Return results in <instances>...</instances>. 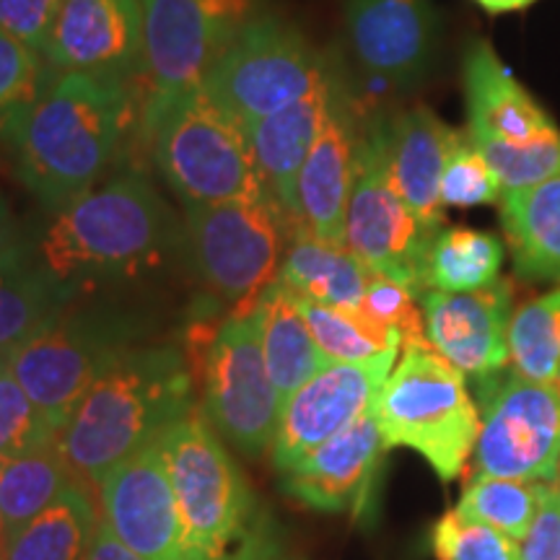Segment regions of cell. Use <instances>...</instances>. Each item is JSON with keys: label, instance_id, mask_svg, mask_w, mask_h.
Masks as SVG:
<instances>
[{"label": "cell", "instance_id": "1", "mask_svg": "<svg viewBox=\"0 0 560 560\" xmlns=\"http://www.w3.org/2000/svg\"><path fill=\"white\" fill-rule=\"evenodd\" d=\"M130 104L125 81L55 73L5 128L16 177L47 213L94 190L109 172L128 130Z\"/></svg>", "mask_w": 560, "mask_h": 560}, {"label": "cell", "instance_id": "2", "mask_svg": "<svg viewBox=\"0 0 560 560\" xmlns=\"http://www.w3.org/2000/svg\"><path fill=\"white\" fill-rule=\"evenodd\" d=\"M179 240L177 215L151 179L122 172L52 213L34 260L60 283L86 291L156 270Z\"/></svg>", "mask_w": 560, "mask_h": 560}, {"label": "cell", "instance_id": "3", "mask_svg": "<svg viewBox=\"0 0 560 560\" xmlns=\"http://www.w3.org/2000/svg\"><path fill=\"white\" fill-rule=\"evenodd\" d=\"M195 382L187 353L172 342L136 346L104 371L60 431L58 450L83 486L190 416Z\"/></svg>", "mask_w": 560, "mask_h": 560}, {"label": "cell", "instance_id": "4", "mask_svg": "<svg viewBox=\"0 0 560 560\" xmlns=\"http://www.w3.org/2000/svg\"><path fill=\"white\" fill-rule=\"evenodd\" d=\"M159 444L190 560H268L283 552L276 522L206 416L192 410L161 433Z\"/></svg>", "mask_w": 560, "mask_h": 560}, {"label": "cell", "instance_id": "5", "mask_svg": "<svg viewBox=\"0 0 560 560\" xmlns=\"http://www.w3.org/2000/svg\"><path fill=\"white\" fill-rule=\"evenodd\" d=\"M143 132L159 174L185 206L270 198L247 128L202 86L149 96Z\"/></svg>", "mask_w": 560, "mask_h": 560}, {"label": "cell", "instance_id": "6", "mask_svg": "<svg viewBox=\"0 0 560 560\" xmlns=\"http://www.w3.org/2000/svg\"><path fill=\"white\" fill-rule=\"evenodd\" d=\"M465 380L431 342L402 346L371 408L387 450L418 452L441 482L459 478L480 433V410Z\"/></svg>", "mask_w": 560, "mask_h": 560}, {"label": "cell", "instance_id": "7", "mask_svg": "<svg viewBox=\"0 0 560 560\" xmlns=\"http://www.w3.org/2000/svg\"><path fill=\"white\" fill-rule=\"evenodd\" d=\"M140 338L143 330L130 312L68 306L45 330L5 355V363L60 436L86 392Z\"/></svg>", "mask_w": 560, "mask_h": 560}, {"label": "cell", "instance_id": "8", "mask_svg": "<svg viewBox=\"0 0 560 560\" xmlns=\"http://www.w3.org/2000/svg\"><path fill=\"white\" fill-rule=\"evenodd\" d=\"M293 221L272 198L185 206V242L195 270L215 296L255 312L278 280Z\"/></svg>", "mask_w": 560, "mask_h": 560}, {"label": "cell", "instance_id": "9", "mask_svg": "<svg viewBox=\"0 0 560 560\" xmlns=\"http://www.w3.org/2000/svg\"><path fill=\"white\" fill-rule=\"evenodd\" d=\"M325 60L289 21L257 13L200 86L244 128L304 100L327 79Z\"/></svg>", "mask_w": 560, "mask_h": 560}, {"label": "cell", "instance_id": "10", "mask_svg": "<svg viewBox=\"0 0 560 560\" xmlns=\"http://www.w3.org/2000/svg\"><path fill=\"white\" fill-rule=\"evenodd\" d=\"M480 433L472 475L556 482L560 475V384L514 369L478 380Z\"/></svg>", "mask_w": 560, "mask_h": 560}, {"label": "cell", "instance_id": "11", "mask_svg": "<svg viewBox=\"0 0 560 560\" xmlns=\"http://www.w3.org/2000/svg\"><path fill=\"white\" fill-rule=\"evenodd\" d=\"M280 400L260 346L257 312L231 314L202 353V416L234 452L260 457L272 450Z\"/></svg>", "mask_w": 560, "mask_h": 560}, {"label": "cell", "instance_id": "12", "mask_svg": "<svg viewBox=\"0 0 560 560\" xmlns=\"http://www.w3.org/2000/svg\"><path fill=\"white\" fill-rule=\"evenodd\" d=\"M436 234L418 221L392 185L382 120H374L361 132L359 170L346 210V247L371 272L400 280L420 296Z\"/></svg>", "mask_w": 560, "mask_h": 560}, {"label": "cell", "instance_id": "13", "mask_svg": "<svg viewBox=\"0 0 560 560\" xmlns=\"http://www.w3.org/2000/svg\"><path fill=\"white\" fill-rule=\"evenodd\" d=\"M257 0H143V75L149 96L200 86L244 26Z\"/></svg>", "mask_w": 560, "mask_h": 560}, {"label": "cell", "instance_id": "14", "mask_svg": "<svg viewBox=\"0 0 560 560\" xmlns=\"http://www.w3.org/2000/svg\"><path fill=\"white\" fill-rule=\"evenodd\" d=\"M397 353L400 350H392L363 363H327L304 387L293 392L280 408L272 439L276 470L299 462L366 416L395 369Z\"/></svg>", "mask_w": 560, "mask_h": 560}, {"label": "cell", "instance_id": "15", "mask_svg": "<svg viewBox=\"0 0 560 560\" xmlns=\"http://www.w3.org/2000/svg\"><path fill=\"white\" fill-rule=\"evenodd\" d=\"M100 506L109 529L143 560H190L159 439L107 472Z\"/></svg>", "mask_w": 560, "mask_h": 560}, {"label": "cell", "instance_id": "16", "mask_svg": "<svg viewBox=\"0 0 560 560\" xmlns=\"http://www.w3.org/2000/svg\"><path fill=\"white\" fill-rule=\"evenodd\" d=\"M42 55L52 73L128 83L143 70V0H60Z\"/></svg>", "mask_w": 560, "mask_h": 560}, {"label": "cell", "instance_id": "17", "mask_svg": "<svg viewBox=\"0 0 560 560\" xmlns=\"http://www.w3.org/2000/svg\"><path fill=\"white\" fill-rule=\"evenodd\" d=\"M384 452L387 444L369 410L338 436L278 470L280 490L301 506L363 516L380 480Z\"/></svg>", "mask_w": 560, "mask_h": 560}, {"label": "cell", "instance_id": "18", "mask_svg": "<svg viewBox=\"0 0 560 560\" xmlns=\"http://www.w3.org/2000/svg\"><path fill=\"white\" fill-rule=\"evenodd\" d=\"M425 338L454 369L470 380L495 374L509 363V325L514 312L511 280H495L486 289L467 293L423 291Z\"/></svg>", "mask_w": 560, "mask_h": 560}, {"label": "cell", "instance_id": "19", "mask_svg": "<svg viewBox=\"0 0 560 560\" xmlns=\"http://www.w3.org/2000/svg\"><path fill=\"white\" fill-rule=\"evenodd\" d=\"M350 52L371 79L412 86L429 70L439 42L431 0H348Z\"/></svg>", "mask_w": 560, "mask_h": 560}, {"label": "cell", "instance_id": "20", "mask_svg": "<svg viewBox=\"0 0 560 560\" xmlns=\"http://www.w3.org/2000/svg\"><path fill=\"white\" fill-rule=\"evenodd\" d=\"M359 117L335 83L327 120L296 182V226L319 240L346 244V210L359 170Z\"/></svg>", "mask_w": 560, "mask_h": 560}, {"label": "cell", "instance_id": "21", "mask_svg": "<svg viewBox=\"0 0 560 560\" xmlns=\"http://www.w3.org/2000/svg\"><path fill=\"white\" fill-rule=\"evenodd\" d=\"M382 132L392 185L425 229L441 231V177L459 130L450 128L429 107H412L382 120Z\"/></svg>", "mask_w": 560, "mask_h": 560}, {"label": "cell", "instance_id": "22", "mask_svg": "<svg viewBox=\"0 0 560 560\" xmlns=\"http://www.w3.org/2000/svg\"><path fill=\"white\" fill-rule=\"evenodd\" d=\"M335 83L338 81L327 73V79L304 100L293 102L291 107L280 109L265 120L247 125L252 153H255L265 190L293 221V226H296V182L301 166L312 153L322 125L327 120Z\"/></svg>", "mask_w": 560, "mask_h": 560}, {"label": "cell", "instance_id": "23", "mask_svg": "<svg viewBox=\"0 0 560 560\" xmlns=\"http://www.w3.org/2000/svg\"><path fill=\"white\" fill-rule=\"evenodd\" d=\"M462 81L470 132H488L503 140H529L556 128L548 112L511 75L488 42L472 39L467 45L462 58Z\"/></svg>", "mask_w": 560, "mask_h": 560}, {"label": "cell", "instance_id": "24", "mask_svg": "<svg viewBox=\"0 0 560 560\" xmlns=\"http://www.w3.org/2000/svg\"><path fill=\"white\" fill-rule=\"evenodd\" d=\"M371 270L346 244L319 240L304 226H293L278 283L301 299L340 310H361Z\"/></svg>", "mask_w": 560, "mask_h": 560}, {"label": "cell", "instance_id": "25", "mask_svg": "<svg viewBox=\"0 0 560 560\" xmlns=\"http://www.w3.org/2000/svg\"><path fill=\"white\" fill-rule=\"evenodd\" d=\"M501 226L522 278L560 283V174L501 195Z\"/></svg>", "mask_w": 560, "mask_h": 560}, {"label": "cell", "instance_id": "26", "mask_svg": "<svg viewBox=\"0 0 560 560\" xmlns=\"http://www.w3.org/2000/svg\"><path fill=\"white\" fill-rule=\"evenodd\" d=\"M255 312L260 319L265 366H268L280 400L285 402L293 392L304 387L317 371L327 366V359L312 338L310 325L299 310L296 293L280 285L278 280L262 293Z\"/></svg>", "mask_w": 560, "mask_h": 560}, {"label": "cell", "instance_id": "27", "mask_svg": "<svg viewBox=\"0 0 560 560\" xmlns=\"http://www.w3.org/2000/svg\"><path fill=\"white\" fill-rule=\"evenodd\" d=\"M100 522L89 486L70 482L58 501L5 537V560H86Z\"/></svg>", "mask_w": 560, "mask_h": 560}, {"label": "cell", "instance_id": "28", "mask_svg": "<svg viewBox=\"0 0 560 560\" xmlns=\"http://www.w3.org/2000/svg\"><path fill=\"white\" fill-rule=\"evenodd\" d=\"M79 289L60 283L39 262L24 268L0 270V355L13 350L45 330L68 306H73Z\"/></svg>", "mask_w": 560, "mask_h": 560}, {"label": "cell", "instance_id": "29", "mask_svg": "<svg viewBox=\"0 0 560 560\" xmlns=\"http://www.w3.org/2000/svg\"><path fill=\"white\" fill-rule=\"evenodd\" d=\"M503 265V242L470 226L441 229L425 257L423 291L467 293L495 283Z\"/></svg>", "mask_w": 560, "mask_h": 560}, {"label": "cell", "instance_id": "30", "mask_svg": "<svg viewBox=\"0 0 560 560\" xmlns=\"http://www.w3.org/2000/svg\"><path fill=\"white\" fill-rule=\"evenodd\" d=\"M75 480L79 478L62 459L58 441L3 462L0 465V520H3L5 537L16 535L24 524L39 516Z\"/></svg>", "mask_w": 560, "mask_h": 560}, {"label": "cell", "instance_id": "31", "mask_svg": "<svg viewBox=\"0 0 560 560\" xmlns=\"http://www.w3.org/2000/svg\"><path fill=\"white\" fill-rule=\"evenodd\" d=\"M296 299L327 363H363L392 350H402L400 332L369 317L363 310H340L319 301Z\"/></svg>", "mask_w": 560, "mask_h": 560}, {"label": "cell", "instance_id": "32", "mask_svg": "<svg viewBox=\"0 0 560 560\" xmlns=\"http://www.w3.org/2000/svg\"><path fill=\"white\" fill-rule=\"evenodd\" d=\"M552 482L493 478V475H472L462 490L459 511L470 520L503 532L514 542L524 540L532 522L540 514Z\"/></svg>", "mask_w": 560, "mask_h": 560}, {"label": "cell", "instance_id": "33", "mask_svg": "<svg viewBox=\"0 0 560 560\" xmlns=\"http://www.w3.org/2000/svg\"><path fill=\"white\" fill-rule=\"evenodd\" d=\"M509 361L516 374L532 382L560 384V285L514 312Z\"/></svg>", "mask_w": 560, "mask_h": 560}, {"label": "cell", "instance_id": "34", "mask_svg": "<svg viewBox=\"0 0 560 560\" xmlns=\"http://www.w3.org/2000/svg\"><path fill=\"white\" fill-rule=\"evenodd\" d=\"M490 172L503 192H520L542 185L560 174V130L558 125L529 140H503L488 132H470Z\"/></svg>", "mask_w": 560, "mask_h": 560}, {"label": "cell", "instance_id": "35", "mask_svg": "<svg viewBox=\"0 0 560 560\" xmlns=\"http://www.w3.org/2000/svg\"><path fill=\"white\" fill-rule=\"evenodd\" d=\"M52 75L37 47L0 30V136L45 91Z\"/></svg>", "mask_w": 560, "mask_h": 560}, {"label": "cell", "instance_id": "36", "mask_svg": "<svg viewBox=\"0 0 560 560\" xmlns=\"http://www.w3.org/2000/svg\"><path fill=\"white\" fill-rule=\"evenodd\" d=\"M55 441H58V431L30 400L9 363H3L0 369V465L21 454L50 446Z\"/></svg>", "mask_w": 560, "mask_h": 560}, {"label": "cell", "instance_id": "37", "mask_svg": "<svg viewBox=\"0 0 560 560\" xmlns=\"http://www.w3.org/2000/svg\"><path fill=\"white\" fill-rule=\"evenodd\" d=\"M431 545L436 560H520V548L503 532L450 509L433 524Z\"/></svg>", "mask_w": 560, "mask_h": 560}, {"label": "cell", "instance_id": "38", "mask_svg": "<svg viewBox=\"0 0 560 560\" xmlns=\"http://www.w3.org/2000/svg\"><path fill=\"white\" fill-rule=\"evenodd\" d=\"M501 202V185L482 159L478 145L465 132L446 159L441 177V206L444 208H478Z\"/></svg>", "mask_w": 560, "mask_h": 560}, {"label": "cell", "instance_id": "39", "mask_svg": "<svg viewBox=\"0 0 560 560\" xmlns=\"http://www.w3.org/2000/svg\"><path fill=\"white\" fill-rule=\"evenodd\" d=\"M416 299L418 293L410 285L371 272L361 310L369 317L400 332L402 346H420V342H429V338H425L423 310H420V301Z\"/></svg>", "mask_w": 560, "mask_h": 560}, {"label": "cell", "instance_id": "40", "mask_svg": "<svg viewBox=\"0 0 560 560\" xmlns=\"http://www.w3.org/2000/svg\"><path fill=\"white\" fill-rule=\"evenodd\" d=\"M60 0H0V30L42 52Z\"/></svg>", "mask_w": 560, "mask_h": 560}, {"label": "cell", "instance_id": "41", "mask_svg": "<svg viewBox=\"0 0 560 560\" xmlns=\"http://www.w3.org/2000/svg\"><path fill=\"white\" fill-rule=\"evenodd\" d=\"M516 548L520 560H560V482H552L540 514Z\"/></svg>", "mask_w": 560, "mask_h": 560}, {"label": "cell", "instance_id": "42", "mask_svg": "<svg viewBox=\"0 0 560 560\" xmlns=\"http://www.w3.org/2000/svg\"><path fill=\"white\" fill-rule=\"evenodd\" d=\"M30 262H34V249H30L9 202L0 195V270L24 268Z\"/></svg>", "mask_w": 560, "mask_h": 560}, {"label": "cell", "instance_id": "43", "mask_svg": "<svg viewBox=\"0 0 560 560\" xmlns=\"http://www.w3.org/2000/svg\"><path fill=\"white\" fill-rule=\"evenodd\" d=\"M86 560H143V558H140L138 552H132L128 545H125L120 537L109 529V524L102 520Z\"/></svg>", "mask_w": 560, "mask_h": 560}, {"label": "cell", "instance_id": "44", "mask_svg": "<svg viewBox=\"0 0 560 560\" xmlns=\"http://www.w3.org/2000/svg\"><path fill=\"white\" fill-rule=\"evenodd\" d=\"M490 16H501V13H516L529 9V5L540 3V0H472Z\"/></svg>", "mask_w": 560, "mask_h": 560}, {"label": "cell", "instance_id": "45", "mask_svg": "<svg viewBox=\"0 0 560 560\" xmlns=\"http://www.w3.org/2000/svg\"><path fill=\"white\" fill-rule=\"evenodd\" d=\"M0 560H5V537H0Z\"/></svg>", "mask_w": 560, "mask_h": 560}, {"label": "cell", "instance_id": "46", "mask_svg": "<svg viewBox=\"0 0 560 560\" xmlns=\"http://www.w3.org/2000/svg\"><path fill=\"white\" fill-rule=\"evenodd\" d=\"M268 560H289V558H285V552H278V556H272Z\"/></svg>", "mask_w": 560, "mask_h": 560}, {"label": "cell", "instance_id": "47", "mask_svg": "<svg viewBox=\"0 0 560 560\" xmlns=\"http://www.w3.org/2000/svg\"><path fill=\"white\" fill-rule=\"evenodd\" d=\"M0 537H5V532H3V520H0Z\"/></svg>", "mask_w": 560, "mask_h": 560}, {"label": "cell", "instance_id": "48", "mask_svg": "<svg viewBox=\"0 0 560 560\" xmlns=\"http://www.w3.org/2000/svg\"><path fill=\"white\" fill-rule=\"evenodd\" d=\"M3 363H5V359H3V355H0V369H3Z\"/></svg>", "mask_w": 560, "mask_h": 560}, {"label": "cell", "instance_id": "49", "mask_svg": "<svg viewBox=\"0 0 560 560\" xmlns=\"http://www.w3.org/2000/svg\"><path fill=\"white\" fill-rule=\"evenodd\" d=\"M556 482H560V475H558V480H556Z\"/></svg>", "mask_w": 560, "mask_h": 560}]
</instances>
